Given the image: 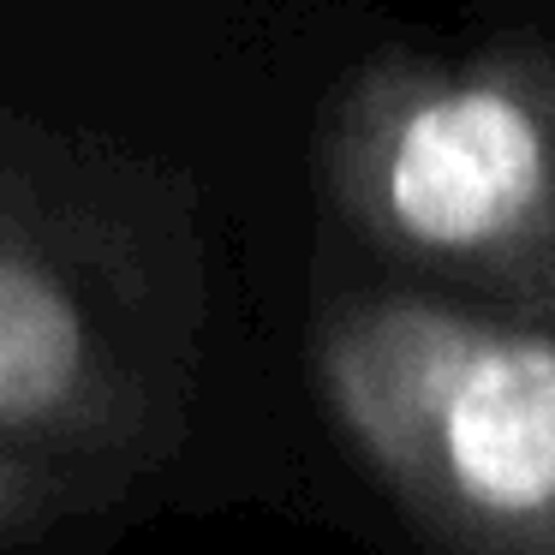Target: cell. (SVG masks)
<instances>
[{"mask_svg":"<svg viewBox=\"0 0 555 555\" xmlns=\"http://www.w3.org/2000/svg\"><path fill=\"white\" fill-rule=\"evenodd\" d=\"M323 383L347 430L400 478L472 514L555 507V335L424 299H352L323 328Z\"/></svg>","mask_w":555,"mask_h":555,"instance_id":"3","label":"cell"},{"mask_svg":"<svg viewBox=\"0 0 555 555\" xmlns=\"http://www.w3.org/2000/svg\"><path fill=\"white\" fill-rule=\"evenodd\" d=\"M317 168L340 216L388 251L555 293V54L543 42L364 66L328 108Z\"/></svg>","mask_w":555,"mask_h":555,"instance_id":"2","label":"cell"},{"mask_svg":"<svg viewBox=\"0 0 555 555\" xmlns=\"http://www.w3.org/2000/svg\"><path fill=\"white\" fill-rule=\"evenodd\" d=\"M197 323L180 173L0 108V448L126 472L162 442Z\"/></svg>","mask_w":555,"mask_h":555,"instance_id":"1","label":"cell"},{"mask_svg":"<svg viewBox=\"0 0 555 555\" xmlns=\"http://www.w3.org/2000/svg\"><path fill=\"white\" fill-rule=\"evenodd\" d=\"M90 502H96V483H85V472L25 448H0V543L37 538Z\"/></svg>","mask_w":555,"mask_h":555,"instance_id":"4","label":"cell"}]
</instances>
